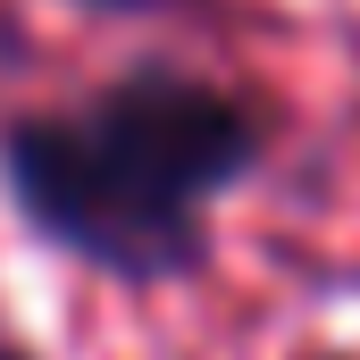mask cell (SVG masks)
<instances>
[{
    "instance_id": "obj_1",
    "label": "cell",
    "mask_w": 360,
    "mask_h": 360,
    "mask_svg": "<svg viewBox=\"0 0 360 360\" xmlns=\"http://www.w3.org/2000/svg\"><path fill=\"white\" fill-rule=\"evenodd\" d=\"M17 201L117 276H168L201 252V193L235 184L260 151V126L235 92L193 76H126L76 117L8 126Z\"/></svg>"
}]
</instances>
